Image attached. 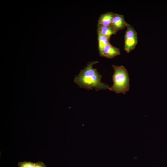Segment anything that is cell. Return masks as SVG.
<instances>
[{
  "mask_svg": "<svg viewBox=\"0 0 167 167\" xmlns=\"http://www.w3.org/2000/svg\"><path fill=\"white\" fill-rule=\"evenodd\" d=\"M99 62L97 61H92L88 62L85 68L81 70L78 75L76 76L74 82L80 88L88 90L94 88L96 91L109 89V86L102 82V75L93 66Z\"/></svg>",
  "mask_w": 167,
  "mask_h": 167,
  "instance_id": "obj_1",
  "label": "cell"
},
{
  "mask_svg": "<svg viewBox=\"0 0 167 167\" xmlns=\"http://www.w3.org/2000/svg\"><path fill=\"white\" fill-rule=\"evenodd\" d=\"M114 73L112 76L113 84L109 90L117 93L125 94L130 88L129 78L126 69L122 66L113 65Z\"/></svg>",
  "mask_w": 167,
  "mask_h": 167,
  "instance_id": "obj_2",
  "label": "cell"
},
{
  "mask_svg": "<svg viewBox=\"0 0 167 167\" xmlns=\"http://www.w3.org/2000/svg\"><path fill=\"white\" fill-rule=\"evenodd\" d=\"M125 36L124 50L129 53L135 48L138 42L137 33L134 28L127 23Z\"/></svg>",
  "mask_w": 167,
  "mask_h": 167,
  "instance_id": "obj_3",
  "label": "cell"
},
{
  "mask_svg": "<svg viewBox=\"0 0 167 167\" xmlns=\"http://www.w3.org/2000/svg\"><path fill=\"white\" fill-rule=\"evenodd\" d=\"M99 54L101 56L112 59L120 54V52L118 48L112 46L109 43L104 47Z\"/></svg>",
  "mask_w": 167,
  "mask_h": 167,
  "instance_id": "obj_4",
  "label": "cell"
},
{
  "mask_svg": "<svg viewBox=\"0 0 167 167\" xmlns=\"http://www.w3.org/2000/svg\"><path fill=\"white\" fill-rule=\"evenodd\" d=\"M127 24L123 15L114 13L111 27L116 32L126 27Z\"/></svg>",
  "mask_w": 167,
  "mask_h": 167,
  "instance_id": "obj_5",
  "label": "cell"
},
{
  "mask_svg": "<svg viewBox=\"0 0 167 167\" xmlns=\"http://www.w3.org/2000/svg\"><path fill=\"white\" fill-rule=\"evenodd\" d=\"M114 14L112 12H107L101 15L98 20V25L111 27Z\"/></svg>",
  "mask_w": 167,
  "mask_h": 167,
  "instance_id": "obj_6",
  "label": "cell"
},
{
  "mask_svg": "<svg viewBox=\"0 0 167 167\" xmlns=\"http://www.w3.org/2000/svg\"><path fill=\"white\" fill-rule=\"evenodd\" d=\"M97 32L109 38L112 35L115 34L117 32L111 26H105L101 25H97Z\"/></svg>",
  "mask_w": 167,
  "mask_h": 167,
  "instance_id": "obj_7",
  "label": "cell"
},
{
  "mask_svg": "<svg viewBox=\"0 0 167 167\" xmlns=\"http://www.w3.org/2000/svg\"><path fill=\"white\" fill-rule=\"evenodd\" d=\"M97 32L98 47L99 53H100L104 47L107 44L109 43V39L108 37L102 35L99 32Z\"/></svg>",
  "mask_w": 167,
  "mask_h": 167,
  "instance_id": "obj_8",
  "label": "cell"
},
{
  "mask_svg": "<svg viewBox=\"0 0 167 167\" xmlns=\"http://www.w3.org/2000/svg\"><path fill=\"white\" fill-rule=\"evenodd\" d=\"M36 163L30 161H24L19 162L18 163V167H34Z\"/></svg>",
  "mask_w": 167,
  "mask_h": 167,
  "instance_id": "obj_9",
  "label": "cell"
},
{
  "mask_svg": "<svg viewBox=\"0 0 167 167\" xmlns=\"http://www.w3.org/2000/svg\"><path fill=\"white\" fill-rule=\"evenodd\" d=\"M34 167H46V166L43 162L38 161L36 163Z\"/></svg>",
  "mask_w": 167,
  "mask_h": 167,
  "instance_id": "obj_10",
  "label": "cell"
}]
</instances>
